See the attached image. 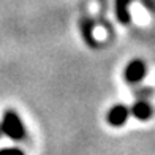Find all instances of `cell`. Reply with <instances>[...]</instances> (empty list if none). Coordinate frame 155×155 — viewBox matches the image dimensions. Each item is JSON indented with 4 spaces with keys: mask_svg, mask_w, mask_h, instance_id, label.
<instances>
[{
    "mask_svg": "<svg viewBox=\"0 0 155 155\" xmlns=\"http://www.w3.org/2000/svg\"><path fill=\"white\" fill-rule=\"evenodd\" d=\"M133 0H114V11L116 18L120 24L127 25L131 22V15H130V6Z\"/></svg>",
    "mask_w": 155,
    "mask_h": 155,
    "instance_id": "4",
    "label": "cell"
},
{
    "mask_svg": "<svg viewBox=\"0 0 155 155\" xmlns=\"http://www.w3.org/2000/svg\"><path fill=\"white\" fill-rule=\"evenodd\" d=\"M130 117V109L125 104H114L108 112V124L112 127H122Z\"/></svg>",
    "mask_w": 155,
    "mask_h": 155,
    "instance_id": "3",
    "label": "cell"
},
{
    "mask_svg": "<svg viewBox=\"0 0 155 155\" xmlns=\"http://www.w3.org/2000/svg\"><path fill=\"white\" fill-rule=\"evenodd\" d=\"M130 112H131V116L138 119V120H149V119L152 117L153 114V109L149 103H147L146 100H138L133 106L130 108Z\"/></svg>",
    "mask_w": 155,
    "mask_h": 155,
    "instance_id": "5",
    "label": "cell"
},
{
    "mask_svg": "<svg viewBox=\"0 0 155 155\" xmlns=\"http://www.w3.org/2000/svg\"><path fill=\"white\" fill-rule=\"evenodd\" d=\"M0 155H25V153L18 147H5V149H0Z\"/></svg>",
    "mask_w": 155,
    "mask_h": 155,
    "instance_id": "7",
    "label": "cell"
},
{
    "mask_svg": "<svg viewBox=\"0 0 155 155\" xmlns=\"http://www.w3.org/2000/svg\"><path fill=\"white\" fill-rule=\"evenodd\" d=\"M146 73H147L146 63L141 59H135V60L127 63L125 71H124V78H125V81L128 84H136V82L144 79Z\"/></svg>",
    "mask_w": 155,
    "mask_h": 155,
    "instance_id": "2",
    "label": "cell"
},
{
    "mask_svg": "<svg viewBox=\"0 0 155 155\" xmlns=\"http://www.w3.org/2000/svg\"><path fill=\"white\" fill-rule=\"evenodd\" d=\"M79 27H81V35H82L84 41L90 48H97L98 41L95 40V35H94V21L90 18H82L79 21Z\"/></svg>",
    "mask_w": 155,
    "mask_h": 155,
    "instance_id": "6",
    "label": "cell"
},
{
    "mask_svg": "<svg viewBox=\"0 0 155 155\" xmlns=\"http://www.w3.org/2000/svg\"><path fill=\"white\" fill-rule=\"evenodd\" d=\"M0 128H2L5 136H8L15 141H19L25 136V127H24L22 120H21L19 114L13 109H8L3 112Z\"/></svg>",
    "mask_w": 155,
    "mask_h": 155,
    "instance_id": "1",
    "label": "cell"
}]
</instances>
